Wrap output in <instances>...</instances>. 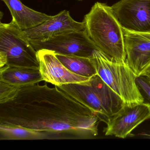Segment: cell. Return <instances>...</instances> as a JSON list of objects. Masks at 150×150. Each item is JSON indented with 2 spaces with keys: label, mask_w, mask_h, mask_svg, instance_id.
Masks as SVG:
<instances>
[{
  "label": "cell",
  "mask_w": 150,
  "mask_h": 150,
  "mask_svg": "<svg viewBox=\"0 0 150 150\" xmlns=\"http://www.w3.org/2000/svg\"><path fill=\"white\" fill-rule=\"evenodd\" d=\"M140 76L144 77L150 85V62L146 64L145 67L143 69Z\"/></svg>",
  "instance_id": "obj_18"
},
{
  "label": "cell",
  "mask_w": 150,
  "mask_h": 150,
  "mask_svg": "<svg viewBox=\"0 0 150 150\" xmlns=\"http://www.w3.org/2000/svg\"><path fill=\"white\" fill-rule=\"evenodd\" d=\"M83 21L88 35L98 50L117 61H126L122 28L110 6L96 2Z\"/></svg>",
  "instance_id": "obj_2"
},
{
  "label": "cell",
  "mask_w": 150,
  "mask_h": 150,
  "mask_svg": "<svg viewBox=\"0 0 150 150\" xmlns=\"http://www.w3.org/2000/svg\"><path fill=\"white\" fill-rule=\"evenodd\" d=\"M21 88L0 80V103H6L13 100Z\"/></svg>",
  "instance_id": "obj_16"
},
{
  "label": "cell",
  "mask_w": 150,
  "mask_h": 150,
  "mask_svg": "<svg viewBox=\"0 0 150 150\" xmlns=\"http://www.w3.org/2000/svg\"><path fill=\"white\" fill-rule=\"evenodd\" d=\"M2 1L9 9L12 20L23 30L37 27L52 16L26 6L20 0Z\"/></svg>",
  "instance_id": "obj_12"
},
{
  "label": "cell",
  "mask_w": 150,
  "mask_h": 150,
  "mask_svg": "<svg viewBox=\"0 0 150 150\" xmlns=\"http://www.w3.org/2000/svg\"><path fill=\"white\" fill-rule=\"evenodd\" d=\"M0 80L23 87L38 84L43 79L39 69L6 65L0 68Z\"/></svg>",
  "instance_id": "obj_13"
},
{
  "label": "cell",
  "mask_w": 150,
  "mask_h": 150,
  "mask_svg": "<svg viewBox=\"0 0 150 150\" xmlns=\"http://www.w3.org/2000/svg\"><path fill=\"white\" fill-rule=\"evenodd\" d=\"M141 136L144 138H146L150 139V134H147V133H142L141 134Z\"/></svg>",
  "instance_id": "obj_19"
},
{
  "label": "cell",
  "mask_w": 150,
  "mask_h": 150,
  "mask_svg": "<svg viewBox=\"0 0 150 150\" xmlns=\"http://www.w3.org/2000/svg\"><path fill=\"white\" fill-rule=\"evenodd\" d=\"M91 59L97 74L121 98L125 105L144 102L137 83L138 77L126 61H118L100 51H94Z\"/></svg>",
  "instance_id": "obj_4"
},
{
  "label": "cell",
  "mask_w": 150,
  "mask_h": 150,
  "mask_svg": "<svg viewBox=\"0 0 150 150\" xmlns=\"http://www.w3.org/2000/svg\"><path fill=\"white\" fill-rule=\"evenodd\" d=\"M79 1H82V0H79Z\"/></svg>",
  "instance_id": "obj_20"
},
{
  "label": "cell",
  "mask_w": 150,
  "mask_h": 150,
  "mask_svg": "<svg viewBox=\"0 0 150 150\" xmlns=\"http://www.w3.org/2000/svg\"><path fill=\"white\" fill-rule=\"evenodd\" d=\"M100 121L90 109L47 84L21 87L13 100L0 103V125L43 132L52 139L96 137Z\"/></svg>",
  "instance_id": "obj_1"
},
{
  "label": "cell",
  "mask_w": 150,
  "mask_h": 150,
  "mask_svg": "<svg viewBox=\"0 0 150 150\" xmlns=\"http://www.w3.org/2000/svg\"><path fill=\"white\" fill-rule=\"evenodd\" d=\"M126 61L138 77L150 62V32H136L122 28Z\"/></svg>",
  "instance_id": "obj_11"
},
{
  "label": "cell",
  "mask_w": 150,
  "mask_h": 150,
  "mask_svg": "<svg viewBox=\"0 0 150 150\" xmlns=\"http://www.w3.org/2000/svg\"><path fill=\"white\" fill-rule=\"evenodd\" d=\"M150 119V103H143L132 106L125 105L112 117L104 128L106 136L124 139L139 125Z\"/></svg>",
  "instance_id": "obj_8"
},
{
  "label": "cell",
  "mask_w": 150,
  "mask_h": 150,
  "mask_svg": "<svg viewBox=\"0 0 150 150\" xmlns=\"http://www.w3.org/2000/svg\"><path fill=\"white\" fill-rule=\"evenodd\" d=\"M56 56L65 67L75 74L88 78H91L97 74L91 57L58 53H56Z\"/></svg>",
  "instance_id": "obj_14"
},
{
  "label": "cell",
  "mask_w": 150,
  "mask_h": 150,
  "mask_svg": "<svg viewBox=\"0 0 150 150\" xmlns=\"http://www.w3.org/2000/svg\"><path fill=\"white\" fill-rule=\"evenodd\" d=\"M39 69L37 51L17 23H0V68L5 66Z\"/></svg>",
  "instance_id": "obj_5"
},
{
  "label": "cell",
  "mask_w": 150,
  "mask_h": 150,
  "mask_svg": "<svg viewBox=\"0 0 150 150\" xmlns=\"http://www.w3.org/2000/svg\"><path fill=\"white\" fill-rule=\"evenodd\" d=\"M137 83L139 87L143 90L146 95L150 100V85L142 76L138 77Z\"/></svg>",
  "instance_id": "obj_17"
},
{
  "label": "cell",
  "mask_w": 150,
  "mask_h": 150,
  "mask_svg": "<svg viewBox=\"0 0 150 150\" xmlns=\"http://www.w3.org/2000/svg\"><path fill=\"white\" fill-rule=\"evenodd\" d=\"M29 40L36 51L45 49L62 55L90 58L94 51L98 50L86 30L64 33L46 41Z\"/></svg>",
  "instance_id": "obj_6"
},
{
  "label": "cell",
  "mask_w": 150,
  "mask_h": 150,
  "mask_svg": "<svg viewBox=\"0 0 150 150\" xmlns=\"http://www.w3.org/2000/svg\"><path fill=\"white\" fill-rule=\"evenodd\" d=\"M37 56L43 81L55 86L83 83L91 78L78 75L68 70L57 58L56 52L53 51L39 50L37 51Z\"/></svg>",
  "instance_id": "obj_9"
},
{
  "label": "cell",
  "mask_w": 150,
  "mask_h": 150,
  "mask_svg": "<svg viewBox=\"0 0 150 150\" xmlns=\"http://www.w3.org/2000/svg\"><path fill=\"white\" fill-rule=\"evenodd\" d=\"M57 87L90 109L106 124L125 106L121 98L97 74L86 82Z\"/></svg>",
  "instance_id": "obj_3"
},
{
  "label": "cell",
  "mask_w": 150,
  "mask_h": 150,
  "mask_svg": "<svg viewBox=\"0 0 150 150\" xmlns=\"http://www.w3.org/2000/svg\"><path fill=\"white\" fill-rule=\"evenodd\" d=\"M110 7L122 28L150 32V0H120Z\"/></svg>",
  "instance_id": "obj_7"
},
{
  "label": "cell",
  "mask_w": 150,
  "mask_h": 150,
  "mask_svg": "<svg viewBox=\"0 0 150 150\" xmlns=\"http://www.w3.org/2000/svg\"><path fill=\"white\" fill-rule=\"evenodd\" d=\"M52 139L46 133L24 127L0 125L1 140Z\"/></svg>",
  "instance_id": "obj_15"
},
{
  "label": "cell",
  "mask_w": 150,
  "mask_h": 150,
  "mask_svg": "<svg viewBox=\"0 0 150 150\" xmlns=\"http://www.w3.org/2000/svg\"><path fill=\"white\" fill-rule=\"evenodd\" d=\"M85 30V22L76 21L69 11L64 10L38 26L23 31L29 39L45 41L64 33Z\"/></svg>",
  "instance_id": "obj_10"
}]
</instances>
